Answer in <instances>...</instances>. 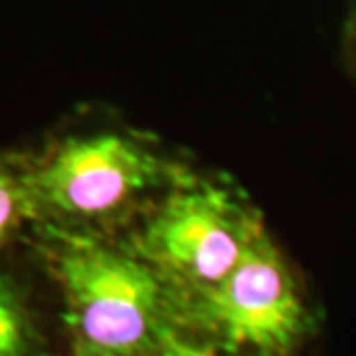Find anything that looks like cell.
Instances as JSON below:
<instances>
[{
  "label": "cell",
  "mask_w": 356,
  "mask_h": 356,
  "mask_svg": "<svg viewBox=\"0 0 356 356\" xmlns=\"http://www.w3.org/2000/svg\"><path fill=\"white\" fill-rule=\"evenodd\" d=\"M343 56L350 67L352 76L356 79V0H350L343 24Z\"/></svg>",
  "instance_id": "obj_7"
},
{
  "label": "cell",
  "mask_w": 356,
  "mask_h": 356,
  "mask_svg": "<svg viewBox=\"0 0 356 356\" xmlns=\"http://www.w3.org/2000/svg\"><path fill=\"white\" fill-rule=\"evenodd\" d=\"M188 158L116 116L90 118L31 153L35 227L74 236L123 238L192 172Z\"/></svg>",
  "instance_id": "obj_1"
},
{
  "label": "cell",
  "mask_w": 356,
  "mask_h": 356,
  "mask_svg": "<svg viewBox=\"0 0 356 356\" xmlns=\"http://www.w3.org/2000/svg\"><path fill=\"white\" fill-rule=\"evenodd\" d=\"M266 232L264 213L243 185L195 167L123 238L181 301L222 282Z\"/></svg>",
  "instance_id": "obj_4"
},
{
  "label": "cell",
  "mask_w": 356,
  "mask_h": 356,
  "mask_svg": "<svg viewBox=\"0 0 356 356\" xmlns=\"http://www.w3.org/2000/svg\"><path fill=\"white\" fill-rule=\"evenodd\" d=\"M70 356H151L181 340L169 284L125 238L42 232Z\"/></svg>",
  "instance_id": "obj_2"
},
{
  "label": "cell",
  "mask_w": 356,
  "mask_h": 356,
  "mask_svg": "<svg viewBox=\"0 0 356 356\" xmlns=\"http://www.w3.org/2000/svg\"><path fill=\"white\" fill-rule=\"evenodd\" d=\"M176 322L183 343L209 356H303L324 310L268 229L222 282L176 301Z\"/></svg>",
  "instance_id": "obj_3"
},
{
  "label": "cell",
  "mask_w": 356,
  "mask_h": 356,
  "mask_svg": "<svg viewBox=\"0 0 356 356\" xmlns=\"http://www.w3.org/2000/svg\"><path fill=\"white\" fill-rule=\"evenodd\" d=\"M35 225L31 153H0V252Z\"/></svg>",
  "instance_id": "obj_6"
},
{
  "label": "cell",
  "mask_w": 356,
  "mask_h": 356,
  "mask_svg": "<svg viewBox=\"0 0 356 356\" xmlns=\"http://www.w3.org/2000/svg\"><path fill=\"white\" fill-rule=\"evenodd\" d=\"M0 356H47L31 298L7 270H0Z\"/></svg>",
  "instance_id": "obj_5"
},
{
  "label": "cell",
  "mask_w": 356,
  "mask_h": 356,
  "mask_svg": "<svg viewBox=\"0 0 356 356\" xmlns=\"http://www.w3.org/2000/svg\"><path fill=\"white\" fill-rule=\"evenodd\" d=\"M151 356H209V354L197 350V347H192L188 343H183V340H174V343L165 345L162 350L153 352Z\"/></svg>",
  "instance_id": "obj_8"
}]
</instances>
